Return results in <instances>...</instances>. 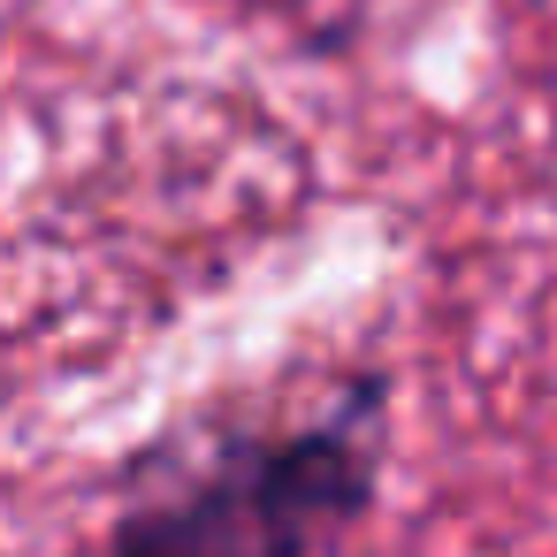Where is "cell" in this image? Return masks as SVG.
Returning <instances> with one entry per match:
<instances>
[{"instance_id":"obj_1","label":"cell","mask_w":557,"mask_h":557,"mask_svg":"<svg viewBox=\"0 0 557 557\" xmlns=\"http://www.w3.org/2000/svg\"><path fill=\"white\" fill-rule=\"evenodd\" d=\"M367 496V458L351 428H313L283 443L230 450L184 496L123 519L115 557H306Z\"/></svg>"}]
</instances>
